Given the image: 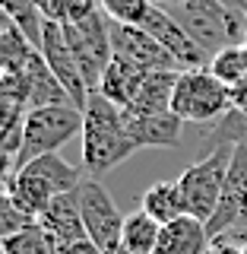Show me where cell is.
<instances>
[{
	"instance_id": "1",
	"label": "cell",
	"mask_w": 247,
	"mask_h": 254,
	"mask_svg": "<svg viewBox=\"0 0 247 254\" xmlns=\"http://www.w3.org/2000/svg\"><path fill=\"white\" fill-rule=\"evenodd\" d=\"M83 165L89 175H105L114 165L137 153V143L127 133L124 108L108 102L105 95L92 92L83 108Z\"/></svg>"
},
{
	"instance_id": "2",
	"label": "cell",
	"mask_w": 247,
	"mask_h": 254,
	"mask_svg": "<svg viewBox=\"0 0 247 254\" xmlns=\"http://www.w3.org/2000/svg\"><path fill=\"white\" fill-rule=\"evenodd\" d=\"M165 10L190 32V38L209 58H216L219 51H225L232 45L247 42V29H244L247 16L235 13L232 6L219 3V0H174Z\"/></svg>"
},
{
	"instance_id": "3",
	"label": "cell",
	"mask_w": 247,
	"mask_h": 254,
	"mask_svg": "<svg viewBox=\"0 0 247 254\" xmlns=\"http://www.w3.org/2000/svg\"><path fill=\"white\" fill-rule=\"evenodd\" d=\"M83 133V108L76 105H45L26 111V133H22V149L16 156V169L35 162L48 153H57L67 140ZM13 169V172H16Z\"/></svg>"
},
{
	"instance_id": "4",
	"label": "cell",
	"mask_w": 247,
	"mask_h": 254,
	"mask_svg": "<svg viewBox=\"0 0 247 254\" xmlns=\"http://www.w3.org/2000/svg\"><path fill=\"white\" fill-rule=\"evenodd\" d=\"M171 111L184 124H212L225 111H232V89L209 67L181 70L174 86Z\"/></svg>"
},
{
	"instance_id": "5",
	"label": "cell",
	"mask_w": 247,
	"mask_h": 254,
	"mask_svg": "<svg viewBox=\"0 0 247 254\" xmlns=\"http://www.w3.org/2000/svg\"><path fill=\"white\" fill-rule=\"evenodd\" d=\"M232 156H235V146H222V149L203 156L200 162H194L190 169H184L178 175L187 216L203 219L206 226H209V219L216 216V210H219L222 188H225L228 169H232Z\"/></svg>"
},
{
	"instance_id": "6",
	"label": "cell",
	"mask_w": 247,
	"mask_h": 254,
	"mask_svg": "<svg viewBox=\"0 0 247 254\" xmlns=\"http://www.w3.org/2000/svg\"><path fill=\"white\" fill-rule=\"evenodd\" d=\"M67 32V42L76 54V64H79V73H83L89 92L99 89L101 83V73L108 70V64L114 61V45H111V19L101 10H95L92 16L79 22H67L63 26Z\"/></svg>"
},
{
	"instance_id": "7",
	"label": "cell",
	"mask_w": 247,
	"mask_h": 254,
	"mask_svg": "<svg viewBox=\"0 0 247 254\" xmlns=\"http://www.w3.org/2000/svg\"><path fill=\"white\" fill-rule=\"evenodd\" d=\"M76 197H79V210H83L89 242L101 254H117L124 245V219L127 216H121V210L111 200V194L101 188V181L86 178L76 188Z\"/></svg>"
},
{
	"instance_id": "8",
	"label": "cell",
	"mask_w": 247,
	"mask_h": 254,
	"mask_svg": "<svg viewBox=\"0 0 247 254\" xmlns=\"http://www.w3.org/2000/svg\"><path fill=\"white\" fill-rule=\"evenodd\" d=\"M38 51H42V58L48 61L51 73L60 79V86L70 92L73 105L76 108H86V102H89L92 92H89V86H86L83 73H79L76 54H73V48H70L67 32H63L60 22L45 19V32H42V45H38Z\"/></svg>"
},
{
	"instance_id": "9",
	"label": "cell",
	"mask_w": 247,
	"mask_h": 254,
	"mask_svg": "<svg viewBox=\"0 0 247 254\" xmlns=\"http://www.w3.org/2000/svg\"><path fill=\"white\" fill-rule=\"evenodd\" d=\"M247 226V143H238L232 156V169H228L225 188H222V200L216 216L209 219V235H225L238 232Z\"/></svg>"
},
{
	"instance_id": "10",
	"label": "cell",
	"mask_w": 247,
	"mask_h": 254,
	"mask_svg": "<svg viewBox=\"0 0 247 254\" xmlns=\"http://www.w3.org/2000/svg\"><path fill=\"white\" fill-rule=\"evenodd\" d=\"M143 29H146L149 35H152L155 42L162 45L174 61H178V67H181V70L209 67V61H212V58L194 42V38H190V32L181 26V22L174 19V16L165 10V6H155V3H152L149 16L143 19Z\"/></svg>"
},
{
	"instance_id": "11",
	"label": "cell",
	"mask_w": 247,
	"mask_h": 254,
	"mask_svg": "<svg viewBox=\"0 0 247 254\" xmlns=\"http://www.w3.org/2000/svg\"><path fill=\"white\" fill-rule=\"evenodd\" d=\"M111 45H114V58L130 61L133 67L146 70V73L181 70L178 61H174L143 26H121V22H111Z\"/></svg>"
},
{
	"instance_id": "12",
	"label": "cell",
	"mask_w": 247,
	"mask_h": 254,
	"mask_svg": "<svg viewBox=\"0 0 247 254\" xmlns=\"http://www.w3.org/2000/svg\"><path fill=\"white\" fill-rule=\"evenodd\" d=\"M124 124L127 133L133 137V143L143 146H155V149H178L181 143V121L174 111H152V115H143V111H130L124 108Z\"/></svg>"
},
{
	"instance_id": "13",
	"label": "cell",
	"mask_w": 247,
	"mask_h": 254,
	"mask_svg": "<svg viewBox=\"0 0 247 254\" xmlns=\"http://www.w3.org/2000/svg\"><path fill=\"white\" fill-rule=\"evenodd\" d=\"M3 194L19 206L22 213H29L32 219H38L42 213L51 206V200L57 197V190L48 185V178H42L35 169H16L13 175L3 178Z\"/></svg>"
},
{
	"instance_id": "14",
	"label": "cell",
	"mask_w": 247,
	"mask_h": 254,
	"mask_svg": "<svg viewBox=\"0 0 247 254\" xmlns=\"http://www.w3.org/2000/svg\"><path fill=\"white\" fill-rule=\"evenodd\" d=\"M38 222H42V229L57 245L89 238V235H86V222H83V210H79L76 190H70V194H57L51 200V206H48L42 216H38Z\"/></svg>"
},
{
	"instance_id": "15",
	"label": "cell",
	"mask_w": 247,
	"mask_h": 254,
	"mask_svg": "<svg viewBox=\"0 0 247 254\" xmlns=\"http://www.w3.org/2000/svg\"><path fill=\"white\" fill-rule=\"evenodd\" d=\"M22 76H26L29 95H26V105L29 108H45V105H73L70 92L60 86V79L51 73L48 61L42 58V51H35L32 58L22 64Z\"/></svg>"
},
{
	"instance_id": "16",
	"label": "cell",
	"mask_w": 247,
	"mask_h": 254,
	"mask_svg": "<svg viewBox=\"0 0 247 254\" xmlns=\"http://www.w3.org/2000/svg\"><path fill=\"white\" fill-rule=\"evenodd\" d=\"M209 245H212V235L203 219L181 216L168 226H162V235H158V245L152 254H206Z\"/></svg>"
},
{
	"instance_id": "17",
	"label": "cell",
	"mask_w": 247,
	"mask_h": 254,
	"mask_svg": "<svg viewBox=\"0 0 247 254\" xmlns=\"http://www.w3.org/2000/svg\"><path fill=\"white\" fill-rule=\"evenodd\" d=\"M146 70L133 67L130 61L124 58H114L108 64V70L101 73V83H99V95H105L108 102H114L117 108H127L133 99H137V92L143 89V83H146Z\"/></svg>"
},
{
	"instance_id": "18",
	"label": "cell",
	"mask_w": 247,
	"mask_h": 254,
	"mask_svg": "<svg viewBox=\"0 0 247 254\" xmlns=\"http://www.w3.org/2000/svg\"><path fill=\"white\" fill-rule=\"evenodd\" d=\"M140 210H146L149 216H152L155 222H162V226H168V222L187 216L184 194H181L178 178H174V181H155V185H149L146 194H143V200H140Z\"/></svg>"
},
{
	"instance_id": "19",
	"label": "cell",
	"mask_w": 247,
	"mask_h": 254,
	"mask_svg": "<svg viewBox=\"0 0 247 254\" xmlns=\"http://www.w3.org/2000/svg\"><path fill=\"white\" fill-rule=\"evenodd\" d=\"M181 70H162V73H149L143 89L137 92V99L130 102V111H143V115H152V111H171V99H174V86H178Z\"/></svg>"
},
{
	"instance_id": "20",
	"label": "cell",
	"mask_w": 247,
	"mask_h": 254,
	"mask_svg": "<svg viewBox=\"0 0 247 254\" xmlns=\"http://www.w3.org/2000/svg\"><path fill=\"white\" fill-rule=\"evenodd\" d=\"M238 143H247V111L232 108V111H225L219 121L206 124V133H203L206 156L222 149V146H238Z\"/></svg>"
},
{
	"instance_id": "21",
	"label": "cell",
	"mask_w": 247,
	"mask_h": 254,
	"mask_svg": "<svg viewBox=\"0 0 247 254\" xmlns=\"http://www.w3.org/2000/svg\"><path fill=\"white\" fill-rule=\"evenodd\" d=\"M162 235V222H155L146 210H137L124 219V245L121 248L133 254H152Z\"/></svg>"
},
{
	"instance_id": "22",
	"label": "cell",
	"mask_w": 247,
	"mask_h": 254,
	"mask_svg": "<svg viewBox=\"0 0 247 254\" xmlns=\"http://www.w3.org/2000/svg\"><path fill=\"white\" fill-rule=\"evenodd\" d=\"M0 251L3 254H57V242L42 229V222H29L26 229L13 235H3L0 242Z\"/></svg>"
},
{
	"instance_id": "23",
	"label": "cell",
	"mask_w": 247,
	"mask_h": 254,
	"mask_svg": "<svg viewBox=\"0 0 247 254\" xmlns=\"http://www.w3.org/2000/svg\"><path fill=\"white\" fill-rule=\"evenodd\" d=\"M209 70L216 73L228 89H238V86L247 83V42L244 45H232L225 51H219L216 58L209 61Z\"/></svg>"
},
{
	"instance_id": "24",
	"label": "cell",
	"mask_w": 247,
	"mask_h": 254,
	"mask_svg": "<svg viewBox=\"0 0 247 254\" xmlns=\"http://www.w3.org/2000/svg\"><path fill=\"white\" fill-rule=\"evenodd\" d=\"M0 6H3V16H6V19H13L16 26L22 29V35H26L32 45H35V48L42 45L45 16L35 6V0H0Z\"/></svg>"
},
{
	"instance_id": "25",
	"label": "cell",
	"mask_w": 247,
	"mask_h": 254,
	"mask_svg": "<svg viewBox=\"0 0 247 254\" xmlns=\"http://www.w3.org/2000/svg\"><path fill=\"white\" fill-rule=\"evenodd\" d=\"M99 10L111 22L121 26H143V19L152 10V0H99Z\"/></svg>"
},
{
	"instance_id": "26",
	"label": "cell",
	"mask_w": 247,
	"mask_h": 254,
	"mask_svg": "<svg viewBox=\"0 0 247 254\" xmlns=\"http://www.w3.org/2000/svg\"><path fill=\"white\" fill-rule=\"evenodd\" d=\"M29 222H35V219H32L29 213H22L6 194L0 197V235H13V232H19V229H26Z\"/></svg>"
},
{
	"instance_id": "27",
	"label": "cell",
	"mask_w": 247,
	"mask_h": 254,
	"mask_svg": "<svg viewBox=\"0 0 247 254\" xmlns=\"http://www.w3.org/2000/svg\"><path fill=\"white\" fill-rule=\"evenodd\" d=\"M206 254H244V245L232 235H216Z\"/></svg>"
},
{
	"instance_id": "28",
	"label": "cell",
	"mask_w": 247,
	"mask_h": 254,
	"mask_svg": "<svg viewBox=\"0 0 247 254\" xmlns=\"http://www.w3.org/2000/svg\"><path fill=\"white\" fill-rule=\"evenodd\" d=\"M35 6L42 10L45 19L60 22V26H63V0H35Z\"/></svg>"
},
{
	"instance_id": "29",
	"label": "cell",
	"mask_w": 247,
	"mask_h": 254,
	"mask_svg": "<svg viewBox=\"0 0 247 254\" xmlns=\"http://www.w3.org/2000/svg\"><path fill=\"white\" fill-rule=\"evenodd\" d=\"M57 254H101L89 238H79V242H67V245H57Z\"/></svg>"
},
{
	"instance_id": "30",
	"label": "cell",
	"mask_w": 247,
	"mask_h": 254,
	"mask_svg": "<svg viewBox=\"0 0 247 254\" xmlns=\"http://www.w3.org/2000/svg\"><path fill=\"white\" fill-rule=\"evenodd\" d=\"M232 108L247 111V83H244V86H238V89H232Z\"/></svg>"
},
{
	"instance_id": "31",
	"label": "cell",
	"mask_w": 247,
	"mask_h": 254,
	"mask_svg": "<svg viewBox=\"0 0 247 254\" xmlns=\"http://www.w3.org/2000/svg\"><path fill=\"white\" fill-rule=\"evenodd\" d=\"M219 3H225V6H232L235 13H241V16H247V0H219Z\"/></svg>"
},
{
	"instance_id": "32",
	"label": "cell",
	"mask_w": 247,
	"mask_h": 254,
	"mask_svg": "<svg viewBox=\"0 0 247 254\" xmlns=\"http://www.w3.org/2000/svg\"><path fill=\"white\" fill-rule=\"evenodd\" d=\"M152 3H155V6H171L174 0H152Z\"/></svg>"
},
{
	"instance_id": "33",
	"label": "cell",
	"mask_w": 247,
	"mask_h": 254,
	"mask_svg": "<svg viewBox=\"0 0 247 254\" xmlns=\"http://www.w3.org/2000/svg\"><path fill=\"white\" fill-rule=\"evenodd\" d=\"M117 254H133V251H127V248H121V251H117Z\"/></svg>"
},
{
	"instance_id": "34",
	"label": "cell",
	"mask_w": 247,
	"mask_h": 254,
	"mask_svg": "<svg viewBox=\"0 0 247 254\" xmlns=\"http://www.w3.org/2000/svg\"><path fill=\"white\" fill-rule=\"evenodd\" d=\"M244 29H247V19H244Z\"/></svg>"
}]
</instances>
